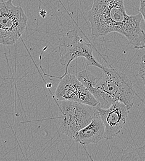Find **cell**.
Returning <instances> with one entry per match:
<instances>
[{
	"mask_svg": "<svg viewBox=\"0 0 145 161\" xmlns=\"http://www.w3.org/2000/svg\"><path fill=\"white\" fill-rule=\"evenodd\" d=\"M104 135L103 123L96 110L92 120L76 134L73 140L82 145L96 144L103 139Z\"/></svg>",
	"mask_w": 145,
	"mask_h": 161,
	"instance_id": "cell-8",
	"label": "cell"
},
{
	"mask_svg": "<svg viewBox=\"0 0 145 161\" xmlns=\"http://www.w3.org/2000/svg\"><path fill=\"white\" fill-rule=\"evenodd\" d=\"M61 115L60 120V131L71 140L76 134L92 120L96 107L74 101H62L59 105Z\"/></svg>",
	"mask_w": 145,
	"mask_h": 161,
	"instance_id": "cell-3",
	"label": "cell"
},
{
	"mask_svg": "<svg viewBox=\"0 0 145 161\" xmlns=\"http://www.w3.org/2000/svg\"><path fill=\"white\" fill-rule=\"evenodd\" d=\"M76 76L79 80L91 93L95 89L98 78L93 76L86 69L79 71Z\"/></svg>",
	"mask_w": 145,
	"mask_h": 161,
	"instance_id": "cell-9",
	"label": "cell"
},
{
	"mask_svg": "<svg viewBox=\"0 0 145 161\" xmlns=\"http://www.w3.org/2000/svg\"><path fill=\"white\" fill-rule=\"evenodd\" d=\"M102 74L97 78L91 94L106 108L116 102L124 103L130 109L134 104L135 90L132 81L124 73L112 68L104 66Z\"/></svg>",
	"mask_w": 145,
	"mask_h": 161,
	"instance_id": "cell-2",
	"label": "cell"
},
{
	"mask_svg": "<svg viewBox=\"0 0 145 161\" xmlns=\"http://www.w3.org/2000/svg\"><path fill=\"white\" fill-rule=\"evenodd\" d=\"M138 75L140 79L143 82L145 86V54L143 55L140 63Z\"/></svg>",
	"mask_w": 145,
	"mask_h": 161,
	"instance_id": "cell-10",
	"label": "cell"
},
{
	"mask_svg": "<svg viewBox=\"0 0 145 161\" xmlns=\"http://www.w3.org/2000/svg\"><path fill=\"white\" fill-rule=\"evenodd\" d=\"M142 16L128 15L124 0H94L88 13L93 36L99 37L119 33L135 49L145 48V32L141 28Z\"/></svg>",
	"mask_w": 145,
	"mask_h": 161,
	"instance_id": "cell-1",
	"label": "cell"
},
{
	"mask_svg": "<svg viewBox=\"0 0 145 161\" xmlns=\"http://www.w3.org/2000/svg\"><path fill=\"white\" fill-rule=\"evenodd\" d=\"M60 63L65 68L64 75L68 73L70 63L80 57L85 58L87 66H95L100 69L104 67L94 57L91 43L86 42L80 37L77 30H71L66 33L60 42Z\"/></svg>",
	"mask_w": 145,
	"mask_h": 161,
	"instance_id": "cell-5",
	"label": "cell"
},
{
	"mask_svg": "<svg viewBox=\"0 0 145 161\" xmlns=\"http://www.w3.org/2000/svg\"><path fill=\"white\" fill-rule=\"evenodd\" d=\"M139 11L142 14L145 23V0H140Z\"/></svg>",
	"mask_w": 145,
	"mask_h": 161,
	"instance_id": "cell-11",
	"label": "cell"
},
{
	"mask_svg": "<svg viewBox=\"0 0 145 161\" xmlns=\"http://www.w3.org/2000/svg\"><path fill=\"white\" fill-rule=\"evenodd\" d=\"M28 18L23 9L13 0L0 3V44L13 45L23 34Z\"/></svg>",
	"mask_w": 145,
	"mask_h": 161,
	"instance_id": "cell-4",
	"label": "cell"
},
{
	"mask_svg": "<svg viewBox=\"0 0 145 161\" xmlns=\"http://www.w3.org/2000/svg\"><path fill=\"white\" fill-rule=\"evenodd\" d=\"M96 108L103 123L104 138L113 139L121 133L124 126L130 109L121 102H116L106 108H101L98 105Z\"/></svg>",
	"mask_w": 145,
	"mask_h": 161,
	"instance_id": "cell-7",
	"label": "cell"
},
{
	"mask_svg": "<svg viewBox=\"0 0 145 161\" xmlns=\"http://www.w3.org/2000/svg\"><path fill=\"white\" fill-rule=\"evenodd\" d=\"M44 75L60 80L53 96L57 100L74 101L93 107L99 105L93 95L79 80L76 76L68 73L61 77L48 75L44 73Z\"/></svg>",
	"mask_w": 145,
	"mask_h": 161,
	"instance_id": "cell-6",
	"label": "cell"
}]
</instances>
